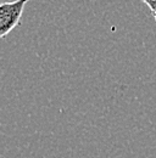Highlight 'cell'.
<instances>
[{
	"mask_svg": "<svg viewBox=\"0 0 156 158\" xmlns=\"http://www.w3.org/2000/svg\"><path fill=\"white\" fill-rule=\"evenodd\" d=\"M29 0H14L0 5V37L5 38L21 23L23 10Z\"/></svg>",
	"mask_w": 156,
	"mask_h": 158,
	"instance_id": "6da1fadb",
	"label": "cell"
},
{
	"mask_svg": "<svg viewBox=\"0 0 156 158\" xmlns=\"http://www.w3.org/2000/svg\"><path fill=\"white\" fill-rule=\"evenodd\" d=\"M141 2H144L151 11V15L154 17V20L156 21V0H140Z\"/></svg>",
	"mask_w": 156,
	"mask_h": 158,
	"instance_id": "7a4b0ae2",
	"label": "cell"
}]
</instances>
